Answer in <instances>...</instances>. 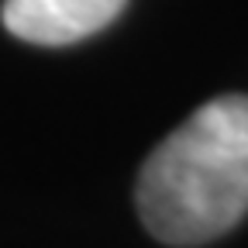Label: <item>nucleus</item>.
<instances>
[{"mask_svg":"<svg viewBox=\"0 0 248 248\" xmlns=\"http://www.w3.org/2000/svg\"><path fill=\"white\" fill-rule=\"evenodd\" d=\"M128 0H4V28L31 45H73L104 31Z\"/></svg>","mask_w":248,"mask_h":248,"instance_id":"nucleus-2","label":"nucleus"},{"mask_svg":"<svg viewBox=\"0 0 248 248\" xmlns=\"http://www.w3.org/2000/svg\"><path fill=\"white\" fill-rule=\"evenodd\" d=\"M141 224L166 245H203L248 214V97L197 107L152 148L138 172Z\"/></svg>","mask_w":248,"mask_h":248,"instance_id":"nucleus-1","label":"nucleus"}]
</instances>
